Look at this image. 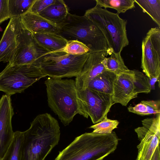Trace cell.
I'll return each instance as SVG.
<instances>
[{
    "instance_id": "5b68a950",
    "label": "cell",
    "mask_w": 160,
    "mask_h": 160,
    "mask_svg": "<svg viewBox=\"0 0 160 160\" xmlns=\"http://www.w3.org/2000/svg\"><path fill=\"white\" fill-rule=\"evenodd\" d=\"M102 32L112 52H121L128 45L126 27L127 21L117 13L97 5L87 10L84 15Z\"/></svg>"
},
{
    "instance_id": "7c38bea8",
    "label": "cell",
    "mask_w": 160,
    "mask_h": 160,
    "mask_svg": "<svg viewBox=\"0 0 160 160\" xmlns=\"http://www.w3.org/2000/svg\"><path fill=\"white\" fill-rule=\"evenodd\" d=\"M14 114L11 96L2 95L0 99V160L6 153L14 137L12 125Z\"/></svg>"
},
{
    "instance_id": "d6a6232c",
    "label": "cell",
    "mask_w": 160,
    "mask_h": 160,
    "mask_svg": "<svg viewBox=\"0 0 160 160\" xmlns=\"http://www.w3.org/2000/svg\"><path fill=\"white\" fill-rule=\"evenodd\" d=\"M160 147L159 145L157 147L151 160H160Z\"/></svg>"
},
{
    "instance_id": "d4e9b609",
    "label": "cell",
    "mask_w": 160,
    "mask_h": 160,
    "mask_svg": "<svg viewBox=\"0 0 160 160\" xmlns=\"http://www.w3.org/2000/svg\"><path fill=\"white\" fill-rule=\"evenodd\" d=\"M134 93L137 97L140 93H148L151 90L149 78L142 72L137 70H133Z\"/></svg>"
},
{
    "instance_id": "3957f363",
    "label": "cell",
    "mask_w": 160,
    "mask_h": 160,
    "mask_svg": "<svg viewBox=\"0 0 160 160\" xmlns=\"http://www.w3.org/2000/svg\"><path fill=\"white\" fill-rule=\"evenodd\" d=\"M45 84L48 106L65 126L77 114L85 117L75 81L49 77Z\"/></svg>"
},
{
    "instance_id": "277c9868",
    "label": "cell",
    "mask_w": 160,
    "mask_h": 160,
    "mask_svg": "<svg viewBox=\"0 0 160 160\" xmlns=\"http://www.w3.org/2000/svg\"><path fill=\"white\" fill-rule=\"evenodd\" d=\"M58 34L67 40H77L92 52L108 51L112 52L101 31L84 15L69 12L59 26Z\"/></svg>"
},
{
    "instance_id": "1f68e13d",
    "label": "cell",
    "mask_w": 160,
    "mask_h": 160,
    "mask_svg": "<svg viewBox=\"0 0 160 160\" xmlns=\"http://www.w3.org/2000/svg\"><path fill=\"white\" fill-rule=\"evenodd\" d=\"M129 112L141 116L147 115L146 107L145 104L141 101L134 107L128 108Z\"/></svg>"
},
{
    "instance_id": "8992f818",
    "label": "cell",
    "mask_w": 160,
    "mask_h": 160,
    "mask_svg": "<svg viewBox=\"0 0 160 160\" xmlns=\"http://www.w3.org/2000/svg\"><path fill=\"white\" fill-rule=\"evenodd\" d=\"M91 52L78 55L62 52H48L37 63L43 72L54 78L76 77L81 72Z\"/></svg>"
},
{
    "instance_id": "9c48e42d",
    "label": "cell",
    "mask_w": 160,
    "mask_h": 160,
    "mask_svg": "<svg viewBox=\"0 0 160 160\" xmlns=\"http://www.w3.org/2000/svg\"><path fill=\"white\" fill-rule=\"evenodd\" d=\"M141 68L149 79L160 77V28H151L142 43Z\"/></svg>"
},
{
    "instance_id": "ba28073f",
    "label": "cell",
    "mask_w": 160,
    "mask_h": 160,
    "mask_svg": "<svg viewBox=\"0 0 160 160\" xmlns=\"http://www.w3.org/2000/svg\"><path fill=\"white\" fill-rule=\"evenodd\" d=\"M78 93L85 118H88L89 116L93 124L101 121L114 104L111 94L88 88L78 90Z\"/></svg>"
},
{
    "instance_id": "f546056e",
    "label": "cell",
    "mask_w": 160,
    "mask_h": 160,
    "mask_svg": "<svg viewBox=\"0 0 160 160\" xmlns=\"http://www.w3.org/2000/svg\"><path fill=\"white\" fill-rule=\"evenodd\" d=\"M146 106L147 115L160 113V101L158 100H142Z\"/></svg>"
},
{
    "instance_id": "603a6c76",
    "label": "cell",
    "mask_w": 160,
    "mask_h": 160,
    "mask_svg": "<svg viewBox=\"0 0 160 160\" xmlns=\"http://www.w3.org/2000/svg\"><path fill=\"white\" fill-rule=\"evenodd\" d=\"M23 139L22 132L19 131L14 132L12 142L1 160H19L20 150Z\"/></svg>"
},
{
    "instance_id": "ac0fdd59",
    "label": "cell",
    "mask_w": 160,
    "mask_h": 160,
    "mask_svg": "<svg viewBox=\"0 0 160 160\" xmlns=\"http://www.w3.org/2000/svg\"><path fill=\"white\" fill-rule=\"evenodd\" d=\"M38 43L48 52H59L68 41L58 33H32Z\"/></svg>"
},
{
    "instance_id": "4fadbf2b",
    "label": "cell",
    "mask_w": 160,
    "mask_h": 160,
    "mask_svg": "<svg viewBox=\"0 0 160 160\" xmlns=\"http://www.w3.org/2000/svg\"><path fill=\"white\" fill-rule=\"evenodd\" d=\"M23 28L20 17L10 18L0 41V62L12 61L16 48L17 36Z\"/></svg>"
},
{
    "instance_id": "30bf717a",
    "label": "cell",
    "mask_w": 160,
    "mask_h": 160,
    "mask_svg": "<svg viewBox=\"0 0 160 160\" xmlns=\"http://www.w3.org/2000/svg\"><path fill=\"white\" fill-rule=\"evenodd\" d=\"M17 47L12 65L38 63V59L48 53L37 42L32 34L23 28L16 37Z\"/></svg>"
},
{
    "instance_id": "7402d4cb",
    "label": "cell",
    "mask_w": 160,
    "mask_h": 160,
    "mask_svg": "<svg viewBox=\"0 0 160 160\" xmlns=\"http://www.w3.org/2000/svg\"><path fill=\"white\" fill-rule=\"evenodd\" d=\"M121 53H115L112 52L110 56L106 57L105 59V66L106 69L116 75L130 70L124 64Z\"/></svg>"
},
{
    "instance_id": "52a82bcc",
    "label": "cell",
    "mask_w": 160,
    "mask_h": 160,
    "mask_svg": "<svg viewBox=\"0 0 160 160\" xmlns=\"http://www.w3.org/2000/svg\"><path fill=\"white\" fill-rule=\"evenodd\" d=\"M46 76L38 63L15 65L8 63L0 72V91L10 96L21 93Z\"/></svg>"
},
{
    "instance_id": "44dd1931",
    "label": "cell",
    "mask_w": 160,
    "mask_h": 160,
    "mask_svg": "<svg viewBox=\"0 0 160 160\" xmlns=\"http://www.w3.org/2000/svg\"><path fill=\"white\" fill-rule=\"evenodd\" d=\"M96 4L101 8L115 9L118 15L135 8L134 0H95Z\"/></svg>"
},
{
    "instance_id": "f1b7e54d",
    "label": "cell",
    "mask_w": 160,
    "mask_h": 160,
    "mask_svg": "<svg viewBox=\"0 0 160 160\" xmlns=\"http://www.w3.org/2000/svg\"><path fill=\"white\" fill-rule=\"evenodd\" d=\"M55 1V0H35L29 12L33 13L38 14Z\"/></svg>"
},
{
    "instance_id": "4316f807",
    "label": "cell",
    "mask_w": 160,
    "mask_h": 160,
    "mask_svg": "<svg viewBox=\"0 0 160 160\" xmlns=\"http://www.w3.org/2000/svg\"><path fill=\"white\" fill-rule=\"evenodd\" d=\"M59 52L78 55L91 52L85 44L77 40H68L65 47Z\"/></svg>"
},
{
    "instance_id": "2e32d148",
    "label": "cell",
    "mask_w": 160,
    "mask_h": 160,
    "mask_svg": "<svg viewBox=\"0 0 160 160\" xmlns=\"http://www.w3.org/2000/svg\"><path fill=\"white\" fill-rule=\"evenodd\" d=\"M24 28L31 33H59V28L40 16L28 12L20 17Z\"/></svg>"
},
{
    "instance_id": "6da1fadb",
    "label": "cell",
    "mask_w": 160,
    "mask_h": 160,
    "mask_svg": "<svg viewBox=\"0 0 160 160\" xmlns=\"http://www.w3.org/2000/svg\"><path fill=\"white\" fill-rule=\"evenodd\" d=\"M57 120L46 113L37 115L28 129L23 132L19 160H44L60 139Z\"/></svg>"
},
{
    "instance_id": "d6986e66",
    "label": "cell",
    "mask_w": 160,
    "mask_h": 160,
    "mask_svg": "<svg viewBox=\"0 0 160 160\" xmlns=\"http://www.w3.org/2000/svg\"><path fill=\"white\" fill-rule=\"evenodd\" d=\"M117 75L107 70L98 75L88 83L87 88L99 92L112 95L113 83Z\"/></svg>"
},
{
    "instance_id": "cb8c5ba5",
    "label": "cell",
    "mask_w": 160,
    "mask_h": 160,
    "mask_svg": "<svg viewBox=\"0 0 160 160\" xmlns=\"http://www.w3.org/2000/svg\"><path fill=\"white\" fill-rule=\"evenodd\" d=\"M35 0H8L11 18L20 17L29 12Z\"/></svg>"
},
{
    "instance_id": "ffe728a7",
    "label": "cell",
    "mask_w": 160,
    "mask_h": 160,
    "mask_svg": "<svg viewBox=\"0 0 160 160\" xmlns=\"http://www.w3.org/2000/svg\"><path fill=\"white\" fill-rule=\"evenodd\" d=\"M160 28V0H134Z\"/></svg>"
},
{
    "instance_id": "9a60e30c",
    "label": "cell",
    "mask_w": 160,
    "mask_h": 160,
    "mask_svg": "<svg viewBox=\"0 0 160 160\" xmlns=\"http://www.w3.org/2000/svg\"><path fill=\"white\" fill-rule=\"evenodd\" d=\"M140 142L137 146L136 160H151L157 147L159 145L160 132H154L143 127L135 129Z\"/></svg>"
},
{
    "instance_id": "8fae6325",
    "label": "cell",
    "mask_w": 160,
    "mask_h": 160,
    "mask_svg": "<svg viewBox=\"0 0 160 160\" xmlns=\"http://www.w3.org/2000/svg\"><path fill=\"white\" fill-rule=\"evenodd\" d=\"M112 52L108 51L90 52L81 73L76 77L75 81L78 90L82 91L87 89L91 80L108 70L105 66V59Z\"/></svg>"
},
{
    "instance_id": "7a4b0ae2",
    "label": "cell",
    "mask_w": 160,
    "mask_h": 160,
    "mask_svg": "<svg viewBox=\"0 0 160 160\" xmlns=\"http://www.w3.org/2000/svg\"><path fill=\"white\" fill-rule=\"evenodd\" d=\"M119 140L114 132L109 134L86 132L60 152L55 160H102L115 150Z\"/></svg>"
},
{
    "instance_id": "83f0119b",
    "label": "cell",
    "mask_w": 160,
    "mask_h": 160,
    "mask_svg": "<svg viewBox=\"0 0 160 160\" xmlns=\"http://www.w3.org/2000/svg\"><path fill=\"white\" fill-rule=\"evenodd\" d=\"M142 126L154 132H160V113L155 118H147L142 121Z\"/></svg>"
},
{
    "instance_id": "4dcf8cb0",
    "label": "cell",
    "mask_w": 160,
    "mask_h": 160,
    "mask_svg": "<svg viewBox=\"0 0 160 160\" xmlns=\"http://www.w3.org/2000/svg\"><path fill=\"white\" fill-rule=\"evenodd\" d=\"M11 18L8 0H0V24Z\"/></svg>"
},
{
    "instance_id": "5bb4252c",
    "label": "cell",
    "mask_w": 160,
    "mask_h": 160,
    "mask_svg": "<svg viewBox=\"0 0 160 160\" xmlns=\"http://www.w3.org/2000/svg\"><path fill=\"white\" fill-rule=\"evenodd\" d=\"M133 70L117 75L113 83L112 98L115 103L126 106L132 99L137 97L134 93Z\"/></svg>"
},
{
    "instance_id": "836d02e7",
    "label": "cell",
    "mask_w": 160,
    "mask_h": 160,
    "mask_svg": "<svg viewBox=\"0 0 160 160\" xmlns=\"http://www.w3.org/2000/svg\"><path fill=\"white\" fill-rule=\"evenodd\" d=\"M149 83L151 90L155 89V83L157 82H158L159 84L160 78H152L149 79Z\"/></svg>"
},
{
    "instance_id": "e0dca14e",
    "label": "cell",
    "mask_w": 160,
    "mask_h": 160,
    "mask_svg": "<svg viewBox=\"0 0 160 160\" xmlns=\"http://www.w3.org/2000/svg\"><path fill=\"white\" fill-rule=\"evenodd\" d=\"M69 12V9L63 0H55L38 14L59 27Z\"/></svg>"
},
{
    "instance_id": "484cf974",
    "label": "cell",
    "mask_w": 160,
    "mask_h": 160,
    "mask_svg": "<svg viewBox=\"0 0 160 160\" xmlns=\"http://www.w3.org/2000/svg\"><path fill=\"white\" fill-rule=\"evenodd\" d=\"M106 115L103 119L99 122L90 126L89 128L93 129L92 132L102 134H109L113 130L118 128L119 124L118 121L111 120L107 118Z\"/></svg>"
}]
</instances>
